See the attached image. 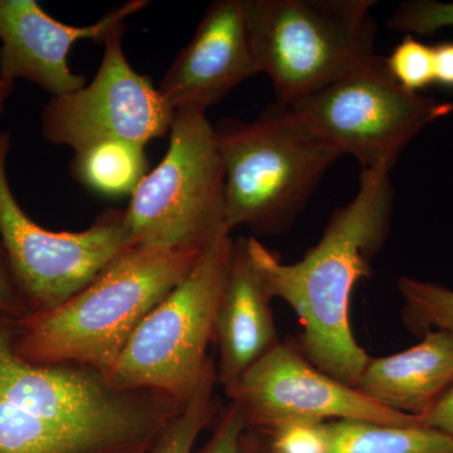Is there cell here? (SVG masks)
Returning <instances> with one entry per match:
<instances>
[{"label":"cell","instance_id":"obj_20","mask_svg":"<svg viewBox=\"0 0 453 453\" xmlns=\"http://www.w3.org/2000/svg\"><path fill=\"white\" fill-rule=\"evenodd\" d=\"M386 59L390 73L408 91L419 94L434 83V46L414 35H405Z\"/></svg>","mask_w":453,"mask_h":453},{"label":"cell","instance_id":"obj_28","mask_svg":"<svg viewBox=\"0 0 453 453\" xmlns=\"http://www.w3.org/2000/svg\"><path fill=\"white\" fill-rule=\"evenodd\" d=\"M14 89V82L0 79V115L4 112L5 104Z\"/></svg>","mask_w":453,"mask_h":453},{"label":"cell","instance_id":"obj_21","mask_svg":"<svg viewBox=\"0 0 453 453\" xmlns=\"http://www.w3.org/2000/svg\"><path fill=\"white\" fill-rule=\"evenodd\" d=\"M387 27L407 35L427 37L440 29L453 27V2L408 0L395 8Z\"/></svg>","mask_w":453,"mask_h":453},{"label":"cell","instance_id":"obj_3","mask_svg":"<svg viewBox=\"0 0 453 453\" xmlns=\"http://www.w3.org/2000/svg\"><path fill=\"white\" fill-rule=\"evenodd\" d=\"M203 253L131 246L58 308L20 319L18 354L33 365H81L107 375L146 316Z\"/></svg>","mask_w":453,"mask_h":453},{"label":"cell","instance_id":"obj_10","mask_svg":"<svg viewBox=\"0 0 453 453\" xmlns=\"http://www.w3.org/2000/svg\"><path fill=\"white\" fill-rule=\"evenodd\" d=\"M127 26L104 43L103 61L89 85L52 97L41 116L42 136L74 153L104 140L145 146L172 129L175 112L151 80L134 70L122 49Z\"/></svg>","mask_w":453,"mask_h":453},{"label":"cell","instance_id":"obj_12","mask_svg":"<svg viewBox=\"0 0 453 453\" xmlns=\"http://www.w3.org/2000/svg\"><path fill=\"white\" fill-rule=\"evenodd\" d=\"M129 0L94 25H65L50 16L35 0H0V79L35 83L50 96L71 94L86 86V77L71 70L68 56L76 42L105 43L127 18L148 7Z\"/></svg>","mask_w":453,"mask_h":453},{"label":"cell","instance_id":"obj_7","mask_svg":"<svg viewBox=\"0 0 453 453\" xmlns=\"http://www.w3.org/2000/svg\"><path fill=\"white\" fill-rule=\"evenodd\" d=\"M231 234L203 253L196 266L150 312L107 377L116 386L160 393L186 407L207 365L217 311L234 258Z\"/></svg>","mask_w":453,"mask_h":453},{"label":"cell","instance_id":"obj_27","mask_svg":"<svg viewBox=\"0 0 453 453\" xmlns=\"http://www.w3.org/2000/svg\"><path fill=\"white\" fill-rule=\"evenodd\" d=\"M266 437V436H265ZM241 453H273L266 438L258 436V432L247 428L242 437V445H241Z\"/></svg>","mask_w":453,"mask_h":453},{"label":"cell","instance_id":"obj_15","mask_svg":"<svg viewBox=\"0 0 453 453\" xmlns=\"http://www.w3.org/2000/svg\"><path fill=\"white\" fill-rule=\"evenodd\" d=\"M453 384V334L429 332L393 356L371 357L357 389L398 413L427 414Z\"/></svg>","mask_w":453,"mask_h":453},{"label":"cell","instance_id":"obj_14","mask_svg":"<svg viewBox=\"0 0 453 453\" xmlns=\"http://www.w3.org/2000/svg\"><path fill=\"white\" fill-rule=\"evenodd\" d=\"M273 300L250 259L247 240L238 238L214 326L219 353L217 381L226 395L249 369L281 342Z\"/></svg>","mask_w":453,"mask_h":453},{"label":"cell","instance_id":"obj_23","mask_svg":"<svg viewBox=\"0 0 453 453\" xmlns=\"http://www.w3.org/2000/svg\"><path fill=\"white\" fill-rule=\"evenodd\" d=\"M247 429L242 407L235 401L226 405L222 418L203 453H241L242 437Z\"/></svg>","mask_w":453,"mask_h":453},{"label":"cell","instance_id":"obj_18","mask_svg":"<svg viewBox=\"0 0 453 453\" xmlns=\"http://www.w3.org/2000/svg\"><path fill=\"white\" fill-rule=\"evenodd\" d=\"M403 297L402 319L407 329L422 336L429 332L453 334V290L438 283L403 276L398 280Z\"/></svg>","mask_w":453,"mask_h":453},{"label":"cell","instance_id":"obj_1","mask_svg":"<svg viewBox=\"0 0 453 453\" xmlns=\"http://www.w3.org/2000/svg\"><path fill=\"white\" fill-rule=\"evenodd\" d=\"M19 320L0 315V453L157 451L184 407L88 366L27 362L16 348Z\"/></svg>","mask_w":453,"mask_h":453},{"label":"cell","instance_id":"obj_24","mask_svg":"<svg viewBox=\"0 0 453 453\" xmlns=\"http://www.w3.org/2000/svg\"><path fill=\"white\" fill-rule=\"evenodd\" d=\"M29 314H32L31 309L14 281L4 250L0 243V315L23 319Z\"/></svg>","mask_w":453,"mask_h":453},{"label":"cell","instance_id":"obj_5","mask_svg":"<svg viewBox=\"0 0 453 453\" xmlns=\"http://www.w3.org/2000/svg\"><path fill=\"white\" fill-rule=\"evenodd\" d=\"M374 0H247L259 73L292 105L377 55Z\"/></svg>","mask_w":453,"mask_h":453},{"label":"cell","instance_id":"obj_16","mask_svg":"<svg viewBox=\"0 0 453 453\" xmlns=\"http://www.w3.org/2000/svg\"><path fill=\"white\" fill-rule=\"evenodd\" d=\"M329 453H453V438L426 426L357 419L324 423Z\"/></svg>","mask_w":453,"mask_h":453},{"label":"cell","instance_id":"obj_9","mask_svg":"<svg viewBox=\"0 0 453 453\" xmlns=\"http://www.w3.org/2000/svg\"><path fill=\"white\" fill-rule=\"evenodd\" d=\"M11 134L0 133V243L32 312L50 311L79 294L133 246L125 210H107L81 232H53L23 211L9 184Z\"/></svg>","mask_w":453,"mask_h":453},{"label":"cell","instance_id":"obj_19","mask_svg":"<svg viewBox=\"0 0 453 453\" xmlns=\"http://www.w3.org/2000/svg\"><path fill=\"white\" fill-rule=\"evenodd\" d=\"M216 383V366L210 357L195 395L170 423L155 453H192L196 438L213 417Z\"/></svg>","mask_w":453,"mask_h":453},{"label":"cell","instance_id":"obj_26","mask_svg":"<svg viewBox=\"0 0 453 453\" xmlns=\"http://www.w3.org/2000/svg\"><path fill=\"white\" fill-rule=\"evenodd\" d=\"M434 83L453 89V42H441L434 46Z\"/></svg>","mask_w":453,"mask_h":453},{"label":"cell","instance_id":"obj_17","mask_svg":"<svg viewBox=\"0 0 453 453\" xmlns=\"http://www.w3.org/2000/svg\"><path fill=\"white\" fill-rule=\"evenodd\" d=\"M149 173L145 146L104 140L76 151L71 174L83 187L106 196L133 195Z\"/></svg>","mask_w":453,"mask_h":453},{"label":"cell","instance_id":"obj_4","mask_svg":"<svg viewBox=\"0 0 453 453\" xmlns=\"http://www.w3.org/2000/svg\"><path fill=\"white\" fill-rule=\"evenodd\" d=\"M214 129L225 166L229 234L240 226L258 234L290 229L342 157L279 101L253 121L226 119Z\"/></svg>","mask_w":453,"mask_h":453},{"label":"cell","instance_id":"obj_22","mask_svg":"<svg viewBox=\"0 0 453 453\" xmlns=\"http://www.w3.org/2000/svg\"><path fill=\"white\" fill-rule=\"evenodd\" d=\"M264 434L273 453H329L324 423H290Z\"/></svg>","mask_w":453,"mask_h":453},{"label":"cell","instance_id":"obj_6","mask_svg":"<svg viewBox=\"0 0 453 453\" xmlns=\"http://www.w3.org/2000/svg\"><path fill=\"white\" fill-rule=\"evenodd\" d=\"M168 150L131 195L125 225L133 246L203 253L228 235L225 166L205 112L175 113Z\"/></svg>","mask_w":453,"mask_h":453},{"label":"cell","instance_id":"obj_25","mask_svg":"<svg viewBox=\"0 0 453 453\" xmlns=\"http://www.w3.org/2000/svg\"><path fill=\"white\" fill-rule=\"evenodd\" d=\"M421 421L426 427L437 429L453 438V384L436 405L421 417Z\"/></svg>","mask_w":453,"mask_h":453},{"label":"cell","instance_id":"obj_2","mask_svg":"<svg viewBox=\"0 0 453 453\" xmlns=\"http://www.w3.org/2000/svg\"><path fill=\"white\" fill-rule=\"evenodd\" d=\"M393 205L390 170H362L353 201L335 211L323 237L299 262L283 264L257 238H247L250 259L271 296L299 318L296 342L303 356L356 389L371 357L351 329V297L357 282L372 276V259L388 238Z\"/></svg>","mask_w":453,"mask_h":453},{"label":"cell","instance_id":"obj_8","mask_svg":"<svg viewBox=\"0 0 453 453\" xmlns=\"http://www.w3.org/2000/svg\"><path fill=\"white\" fill-rule=\"evenodd\" d=\"M288 106L325 144L353 155L362 170H392L427 125L453 112V103L402 88L380 55Z\"/></svg>","mask_w":453,"mask_h":453},{"label":"cell","instance_id":"obj_11","mask_svg":"<svg viewBox=\"0 0 453 453\" xmlns=\"http://www.w3.org/2000/svg\"><path fill=\"white\" fill-rule=\"evenodd\" d=\"M242 407L247 428L273 431L290 423L357 419L419 426L421 418L375 403L359 390L316 368L296 340L280 342L241 378L228 395Z\"/></svg>","mask_w":453,"mask_h":453},{"label":"cell","instance_id":"obj_13","mask_svg":"<svg viewBox=\"0 0 453 453\" xmlns=\"http://www.w3.org/2000/svg\"><path fill=\"white\" fill-rule=\"evenodd\" d=\"M258 73L247 0H216L157 89L175 113L207 112L240 83Z\"/></svg>","mask_w":453,"mask_h":453}]
</instances>
